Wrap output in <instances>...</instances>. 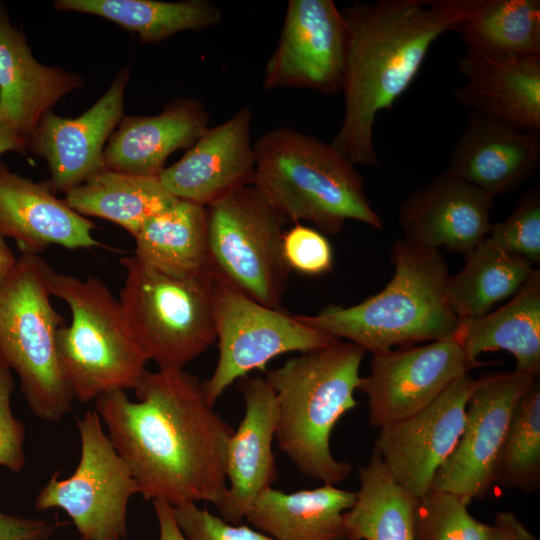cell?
Masks as SVG:
<instances>
[{
  "label": "cell",
  "instance_id": "cell-1",
  "mask_svg": "<svg viewBox=\"0 0 540 540\" xmlns=\"http://www.w3.org/2000/svg\"><path fill=\"white\" fill-rule=\"evenodd\" d=\"M134 391L137 401L123 390L99 396L95 411L139 493L172 507L204 501L217 508L234 430L207 402L202 383L184 369H158Z\"/></svg>",
  "mask_w": 540,
  "mask_h": 540
},
{
  "label": "cell",
  "instance_id": "cell-2",
  "mask_svg": "<svg viewBox=\"0 0 540 540\" xmlns=\"http://www.w3.org/2000/svg\"><path fill=\"white\" fill-rule=\"evenodd\" d=\"M484 0L355 1L340 9L346 29L344 117L330 143L355 165L377 166L373 127L408 89L429 49Z\"/></svg>",
  "mask_w": 540,
  "mask_h": 540
},
{
  "label": "cell",
  "instance_id": "cell-3",
  "mask_svg": "<svg viewBox=\"0 0 540 540\" xmlns=\"http://www.w3.org/2000/svg\"><path fill=\"white\" fill-rule=\"evenodd\" d=\"M390 260L394 274L377 294L350 307L329 305L316 315H295L296 319L372 354L454 339L460 319L448 301L450 274L440 250L402 237L391 245Z\"/></svg>",
  "mask_w": 540,
  "mask_h": 540
},
{
  "label": "cell",
  "instance_id": "cell-4",
  "mask_svg": "<svg viewBox=\"0 0 540 540\" xmlns=\"http://www.w3.org/2000/svg\"><path fill=\"white\" fill-rule=\"evenodd\" d=\"M364 355L361 347L336 339L264 371L276 398L280 450L300 473L323 484L336 485L352 471L333 456L330 438L340 418L357 405Z\"/></svg>",
  "mask_w": 540,
  "mask_h": 540
},
{
  "label": "cell",
  "instance_id": "cell-5",
  "mask_svg": "<svg viewBox=\"0 0 540 540\" xmlns=\"http://www.w3.org/2000/svg\"><path fill=\"white\" fill-rule=\"evenodd\" d=\"M253 150L252 185L287 221H309L331 235L347 220L383 229L362 176L330 143L279 127L260 135Z\"/></svg>",
  "mask_w": 540,
  "mask_h": 540
},
{
  "label": "cell",
  "instance_id": "cell-6",
  "mask_svg": "<svg viewBox=\"0 0 540 540\" xmlns=\"http://www.w3.org/2000/svg\"><path fill=\"white\" fill-rule=\"evenodd\" d=\"M52 296L69 307L71 322L57 331L58 363L74 399L135 390L149 362L136 341L119 302L98 277L50 276Z\"/></svg>",
  "mask_w": 540,
  "mask_h": 540
},
{
  "label": "cell",
  "instance_id": "cell-7",
  "mask_svg": "<svg viewBox=\"0 0 540 540\" xmlns=\"http://www.w3.org/2000/svg\"><path fill=\"white\" fill-rule=\"evenodd\" d=\"M52 272L38 254H21L0 279V360L19 378L31 412L56 423L74 397L58 363L56 335L65 321L51 303Z\"/></svg>",
  "mask_w": 540,
  "mask_h": 540
},
{
  "label": "cell",
  "instance_id": "cell-8",
  "mask_svg": "<svg viewBox=\"0 0 540 540\" xmlns=\"http://www.w3.org/2000/svg\"><path fill=\"white\" fill-rule=\"evenodd\" d=\"M120 262L119 302L136 341L158 369H184L216 340L214 276L209 269L169 275L134 254Z\"/></svg>",
  "mask_w": 540,
  "mask_h": 540
},
{
  "label": "cell",
  "instance_id": "cell-9",
  "mask_svg": "<svg viewBox=\"0 0 540 540\" xmlns=\"http://www.w3.org/2000/svg\"><path fill=\"white\" fill-rule=\"evenodd\" d=\"M205 208L207 265L214 279L281 308L289 274L282 256L285 217L253 185Z\"/></svg>",
  "mask_w": 540,
  "mask_h": 540
},
{
  "label": "cell",
  "instance_id": "cell-10",
  "mask_svg": "<svg viewBox=\"0 0 540 540\" xmlns=\"http://www.w3.org/2000/svg\"><path fill=\"white\" fill-rule=\"evenodd\" d=\"M81 452L67 478L55 472L38 492L35 509L60 508L72 519L81 540H121L127 534V506L139 487L104 432L98 413L78 418Z\"/></svg>",
  "mask_w": 540,
  "mask_h": 540
},
{
  "label": "cell",
  "instance_id": "cell-11",
  "mask_svg": "<svg viewBox=\"0 0 540 540\" xmlns=\"http://www.w3.org/2000/svg\"><path fill=\"white\" fill-rule=\"evenodd\" d=\"M213 314L218 341V360L202 388L214 406L235 381L253 370L265 371L275 357L305 353L337 338L304 325L281 308L267 307L232 287L215 280Z\"/></svg>",
  "mask_w": 540,
  "mask_h": 540
},
{
  "label": "cell",
  "instance_id": "cell-12",
  "mask_svg": "<svg viewBox=\"0 0 540 540\" xmlns=\"http://www.w3.org/2000/svg\"><path fill=\"white\" fill-rule=\"evenodd\" d=\"M538 377L514 369L476 379L462 433L436 472L432 488L453 493L467 503L487 496L494 486L497 460L514 410Z\"/></svg>",
  "mask_w": 540,
  "mask_h": 540
},
{
  "label": "cell",
  "instance_id": "cell-13",
  "mask_svg": "<svg viewBox=\"0 0 540 540\" xmlns=\"http://www.w3.org/2000/svg\"><path fill=\"white\" fill-rule=\"evenodd\" d=\"M478 367L454 339L401 346L372 354L358 390L367 397L370 424L380 429L421 411Z\"/></svg>",
  "mask_w": 540,
  "mask_h": 540
},
{
  "label": "cell",
  "instance_id": "cell-14",
  "mask_svg": "<svg viewBox=\"0 0 540 540\" xmlns=\"http://www.w3.org/2000/svg\"><path fill=\"white\" fill-rule=\"evenodd\" d=\"M346 29L332 0H289L277 46L268 59L263 88H304L325 95L341 91Z\"/></svg>",
  "mask_w": 540,
  "mask_h": 540
},
{
  "label": "cell",
  "instance_id": "cell-15",
  "mask_svg": "<svg viewBox=\"0 0 540 540\" xmlns=\"http://www.w3.org/2000/svg\"><path fill=\"white\" fill-rule=\"evenodd\" d=\"M476 379L467 373L412 416L380 428L374 449L391 476L419 498L456 446Z\"/></svg>",
  "mask_w": 540,
  "mask_h": 540
},
{
  "label": "cell",
  "instance_id": "cell-16",
  "mask_svg": "<svg viewBox=\"0 0 540 540\" xmlns=\"http://www.w3.org/2000/svg\"><path fill=\"white\" fill-rule=\"evenodd\" d=\"M129 69L117 73L105 94L76 118L46 112L28 139V150L48 163L53 191L67 193L105 169V143L123 118Z\"/></svg>",
  "mask_w": 540,
  "mask_h": 540
},
{
  "label": "cell",
  "instance_id": "cell-17",
  "mask_svg": "<svg viewBox=\"0 0 540 540\" xmlns=\"http://www.w3.org/2000/svg\"><path fill=\"white\" fill-rule=\"evenodd\" d=\"M251 123V109L242 107L225 122L208 127L180 160L160 172L162 185L175 198L204 207L252 185Z\"/></svg>",
  "mask_w": 540,
  "mask_h": 540
},
{
  "label": "cell",
  "instance_id": "cell-18",
  "mask_svg": "<svg viewBox=\"0 0 540 540\" xmlns=\"http://www.w3.org/2000/svg\"><path fill=\"white\" fill-rule=\"evenodd\" d=\"M493 198L446 170L401 203L398 222L407 241L467 255L490 227Z\"/></svg>",
  "mask_w": 540,
  "mask_h": 540
},
{
  "label": "cell",
  "instance_id": "cell-19",
  "mask_svg": "<svg viewBox=\"0 0 540 540\" xmlns=\"http://www.w3.org/2000/svg\"><path fill=\"white\" fill-rule=\"evenodd\" d=\"M244 415L228 444L227 491L217 507L220 517L232 524L246 518L256 498L277 479L272 449L277 426L274 391L262 376L239 380Z\"/></svg>",
  "mask_w": 540,
  "mask_h": 540
},
{
  "label": "cell",
  "instance_id": "cell-20",
  "mask_svg": "<svg viewBox=\"0 0 540 540\" xmlns=\"http://www.w3.org/2000/svg\"><path fill=\"white\" fill-rule=\"evenodd\" d=\"M457 68L466 79L453 93L458 104L519 130L540 133V56L466 49Z\"/></svg>",
  "mask_w": 540,
  "mask_h": 540
},
{
  "label": "cell",
  "instance_id": "cell-21",
  "mask_svg": "<svg viewBox=\"0 0 540 540\" xmlns=\"http://www.w3.org/2000/svg\"><path fill=\"white\" fill-rule=\"evenodd\" d=\"M540 166V133L471 113L457 138L446 171L492 198L534 177Z\"/></svg>",
  "mask_w": 540,
  "mask_h": 540
},
{
  "label": "cell",
  "instance_id": "cell-22",
  "mask_svg": "<svg viewBox=\"0 0 540 540\" xmlns=\"http://www.w3.org/2000/svg\"><path fill=\"white\" fill-rule=\"evenodd\" d=\"M48 182H34L0 162V235L13 239L22 254L51 245L68 249L99 247L95 224L57 198Z\"/></svg>",
  "mask_w": 540,
  "mask_h": 540
},
{
  "label": "cell",
  "instance_id": "cell-23",
  "mask_svg": "<svg viewBox=\"0 0 540 540\" xmlns=\"http://www.w3.org/2000/svg\"><path fill=\"white\" fill-rule=\"evenodd\" d=\"M81 76L39 63L0 3V118L27 142L43 115L82 87Z\"/></svg>",
  "mask_w": 540,
  "mask_h": 540
},
{
  "label": "cell",
  "instance_id": "cell-24",
  "mask_svg": "<svg viewBox=\"0 0 540 540\" xmlns=\"http://www.w3.org/2000/svg\"><path fill=\"white\" fill-rule=\"evenodd\" d=\"M209 113L197 99H176L154 116H126L104 148L106 169L158 176L173 152L190 148L208 128Z\"/></svg>",
  "mask_w": 540,
  "mask_h": 540
},
{
  "label": "cell",
  "instance_id": "cell-25",
  "mask_svg": "<svg viewBox=\"0 0 540 540\" xmlns=\"http://www.w3.org/2000/svg\"><path fill=\"white\" fill-rule=\"evenodd\" d=\"M454 340L466 357L483 366L478 357L485 352L506 351L516 361L515 370L540 373V270L531 275L499 309L480 317L460 319Z\"/></svg>",
  "mask_w": 540,
  "mask_h": 540
},
{
  "label": "cell",
  "instance_id": "cell-26",
  "mask_svg": "<svg viewBox=\"0 0 540 540\" xmlns=\"http://www.w3.org/2000/svg\"><path fill=\"white\" fill-rule=\"evenodd\" d=\"M355 497V492L331 484L292 493L269 487L245 519L274 540H342L343 515Z\"/></svg>",
  "mask_w": 540,
  "mask_h": 540
},
{
  "label": "cell",
  "instance_id": "cell-27",
  "mask_svg": "<svg viewBox=\"0 0 540 540\" xmlns=\"http://www.w3.org/2000/svg\"><path fill=\"white\" fill-rule=\"evenodd\" d=\"M177 198L158 176H141L103 169L65 193L64 201L84 217L111 221L132 237L155 214Z\"/></svg>",
  "mask_w": 540,
  "mask_h": 540
},
{
  "label": "cell",
  "instance_id": "cell-28",
  "mask_svg": "<svg viewBox=\"0 0 540 540\" xmlns=\"http://www.w3.org/2000/svg\"><path fill=\"white\" fill-rule=\"evenodd\" d=\"M133 238L134 255L163 273L188 276L208 269L204 206L177 199L149 218Z\"/></svg>",
  "mask_w": 540,
  "mask_h": 540
},
{
  "label": "cell",
  "instance_id": "cell-29",
  "mask_svg": "<svg viewBox=\"0 0 540 540\" xmlns=\"http://www.w3.org/2000/svg\"><path fill=\"white\" fill-rule=\"evenodd\" d=\"M358 477L355 501L343 515L345 538L414 540L418 498L391 476L374 448Z\"/></svg>",
  "mask_w": 540,
  "mask_h": 540
},
{
  "label": "cell",
  "instance_id": "cell-30",
  "mask_svg": "<svg viewBox=\"0 0 540 540\" xmlns=\"http://www.w3.org/2000/svg\"><path fill=\"white\" fill-rule=\"evenodd\" d=\"M58 10L103 17L135 32L143 43H158L183 31H199L223 21L221 9L208 0H56Z\"/></svg>",
  "mask_w": 540,
  "mask_h": 540
},
{
  "label": "cell",
  "instance_id": "cell-31",
  "mask_svg": "<svg viewBox=\"0 0 540 540\" xmlns=\"http://www.w3.org/2000/svg\"><path fill=\"white\" fill-rule=\"evenodd\" d=\"M463 268L447 282L449 304L459 319L480 317L514 296L531 275L532 263L508 253L488 237L465 255Z\"/></svg>",
  "mask_w": 540,
  "mask_h": 540
},
{
  "label": "cell",
  "instance_id": "cell-32",
  "mask_svg": "<svg viewBox=\"0 0 540 540\" xmlns=\"http://www.w3.org/2000/svg\"><path fill=\"white\" fill-rule=\"evenodd\" d=\"M467 50L516 57L540 56L539 0H484L458 26Z\"/></svg>",
  "mask_w": 540,
  "mask_h": 540
},
{
  "label": "cell",
  "instance_id": "cell-33",
  "mask_svg": "<svg viewBox=\"0 0 540 540\" xmlns=\"http://www.w3.org/2000/svg\"><path fill=\"white\" fill-rule=\"evenodd\" d=\"M494 485L532 494L540 489V382L518 402L505 436Z\"/></svg>",
  "mask_w": 540,
  "mask_h": 540
},
{
  "label": "cell",
  "instance_id": "cell-34",
  "mask_svg": "<svg viewBox=\"0 0 540 540\" xmlns=\"http://www.w3.org/2000/svg\"><path fill=\"white\" fill-rule=\"evenodd\" d=\"M463 498L430 488L418 498L414 540H485L489 524L474 518Z\"/></svg>",
  "mask_w": 540,
  "mask_h": 540
},
{
  "label": "cell",
  "instance_id": "cell-35",
  "mask_svg": "<svg viewBox=\"0 0 540 540\" xmlns=\"http://www.w3.org/2000/svg\"><path fill=\"white\" fill-rule=\"evenodd\" d=\"M489 240L502 250L530 263L540 262V190L527 191L512 213L503 221L491 224Z\"/></svg>",
  "mask_w": 540,
  "mask_h": 540
},
{
  "label": "cell",
  "instance_id": "cell-36",
  "mask_svg": "<svg viewBox=\"0 0 540 540\" xmlns=\"http://www.w3.org/2000/svg\"><path fill=\"white\" fill-rule=\"evenodd\" d=\"M282 256L287 268L307 276L331 270L333 251L329 240L319 230L296 223L282 236Z\"/></svg>",
  "mask_w": 540,
  "mask_h": 540
},
{
  "label": "cell",
  "instance_id": "cell-37",
  "mask_svg": "<svg viewBox=\"0 0 540 540\" xmlns=\"http://www.w3.org/2000/svg\"><path fill=\"white\" fill-rule=\"evenodd\" d=\"M172 512L187 540H274L257 529L213 515L196 503L172 507Z\"/></svg>",
  "mask_w": 540,
  "mask_h": 540
},
{
  "label": "cell",
  "instance_id": "cell-38",
  "mask_svg": "<svg viewBox=\"0 0 540 540\" xmlns=\"http://www.w3.org/2000/svg\"><path fill=\"white\" fill-rule=\"evenodd\" d=\"M12 371L0 360V466L19 473L25 465V428L12 411Z\"/></svg>",
  "mask_w": 540,
  "mask_h": 540
},
{
  "label": "cell",
  "instance_id": "cell-39",
  "mask_svg": "<svg viewBox=\"0 0 540 540\" xmlns=\"http://www.w3.org/2000/svg\"><path fill=\"white\" fill-rule=\"evenodd\" d=\"M55 527L36 517H23L0 511V540H50Z\"/></svg>",
  "mask_w": 540,
  "mask_h": 540
},
{
  "label": "cell",
  "instance_id": "cell-40",
  "mask_svg": "<svg viewBox=\"0 0 540 540\" xmlns=\"http://www.w3.org/2000/svg\"><path fill=\"white\" fill-rule=\"evenodd\" d=\"M485 540H539L512 511L498 512Z\"/></svg>",
  "mask_w": 540,
  "mask_h": 540
},
{
  "label": "cell",
  "instance_id": "cell-41",
  "mask_svg": "<svg viewBox=\"0 0 540 540\" xmlns=\"http://www.w3.org/2000/svg\"><path fill=\"white\" fill-rule=\"evenodd\" d=\"M159 524V540H187L178 527L172 506L165 501H152Z\"/></svg>",
  "mask_w": 540,
  "mask_h": 540
},
{
  "label": "cell",
  "instance_id": "cell-42",
  "mask_svg": "<svg viewBox=\"0 0 540 540\" xmlns=\"http://www.w3.org/2000/svg\"><path fill=\"white\" fill-rule=\"evenodd\" d=\"M27 150L28 142L0 118V155L9 151L24 154Z\"/></svg>",
  "mask_w": 540,
  "mask_h": 540
},
{
  "label": "cell",
  "instance_id": "cell-43",
  "mask_svg": "<svg viewBox=\"0 0 540 540\" xmlns=\"http://www.w3.org/2000/svg\"><path fill=\"white\" fill-rule=\"evenodd\" d=\"M18 257L8 246L5 238L0 235V279L9 274L16 265Z\"/></svg>",
  "mask_w": 540,
  "mask_h": 540
},
{
  "label": "cell",
  "instance_id": "cell-44",
  "mask_svg": "<svg viewBox=\"0 0 540 540\" xmlns=\"http://www.w3.org/2000/svg\"><path fill=\"white\" fill-rule=\"evenodd\" d=\"M342 540H351V539L345 538V539H342Z\"/></svg>",
  "mask_w": 540,
  "mask_h": 540
}]
</instances>
